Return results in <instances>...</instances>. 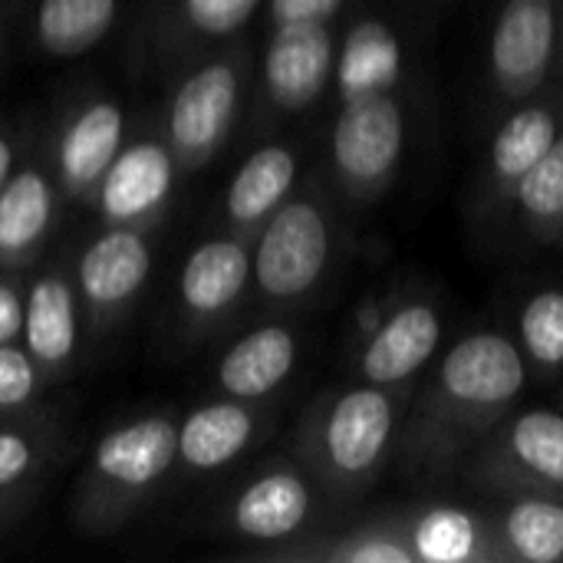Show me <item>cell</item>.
I'll list each match as a JSON object with an SVG mask.
<instances>
[{"label":"cell","mask_w":563,"mask_h":563,"mask_svg":"<svg viewBox=\"0 0 563 563\" xmlns=\"http://www.w3.org/2000/svg\"><path fill=\"white\" fill-rule=\"evenodd\" d=\"M531 386L511 333L478 327L442 346L409 389L393 465L409 485L455 488L478 442L521 406Z\"/></svg>","instance_id":"6da1fadb"},{"label":"cell","mask_w":563,"mask_h":563,"mask_svg":"<svg viewBox=\"0 0 563 563\" xmlns=\"http://www.w3.org/2000/svg\"><path fill=\"white\" fill-rule=\"evenodd\" d=\"M406 402L409 389L363 379L327 396L307 426V462L317 482L340 498L366 495L393 465Z\"/></svg>","instance_id":"7a4b0ae2"},{"label":"cell","mask_w":563,"mask_h":563,"mask_svg":"<svg viewBox=\"0 0 563 563\" xmlns=\"http://www.w3.org/2000/svg\"><path fill=\"white\" fill-rule=\"evenodd\" d=\"M455 488L485 498H563V409L515 406L468 455Z\"/></svg>","instance_id":"3957f363"},{"label":"cell","mask_w":563,"mask_h":563,"mask_svg":"<svg viewBox=\"0 0 563 563\" xmlns=\"http://www.w3.org/2000/svg\"><path fill=\"white\" fill-rule=\"evenodd\" d=\"M409 152V106L402 89L340 102L330 129V165L346 198L369 205L389 191Z\"/></svg>","instance_id":"277c9868"},{"label":"cell","mask_w":563,"mask_h":563,"mask_svg":"<svg viewBox=\"0 0 563 563\" xmlns=\"http://www.w3.org/2000/svg\"><path fill=\"white\" fill-rule=\"evenodd\" d=\"M336 228L330 205L313 195H290L257 228L251 280L274 303H300L330 274Z\"/></svg>","instance_id":"5b68a950"},{"label":"cell","mask_w":563,"mask_h":563,"mask_svg":"<svg viewBox=\"0 0 563 563\" xmlns=\"http://www.w3.org/2000/svg\"><path fill=\"white\" fill-rule=\"evenodd\" d=\"M563 132V89L548 86L508 106L478 158L468 211L482 228H498L515 185L548 155Z\"/></svg>","instance_id":"8992f818"},{"label":"cell","mask_w":563,"mask_h":563,"mask_svg":"<svg viewBox=\"0 0 563 563\" xmlns=\"http://www.w3.org/2000/svg\"><path fill=\"white\" fill-rule=\"evenodd\" d=\"M561 66L558 0H501L485 43V76L498 109L551 86Z\"/></svg>","instance_id":"52a82bcc"},{"label":"cell","mask_w":563,"mask_h":563,"mask_svg":"<svg viewBox=\"0 0 563 563\" xmlns=\"http://www.w3.org/2000/svg\"><path fill=\"white\" fill-rule=\"evenodd\" d=\"M445 346V307L432 294H402L386 320L356 346V376L373 386L412 389Z\"/></svg>","instance_id":"ba28073f"},{"label":"cell","mask_w":563,"mask_h":563,"mask_svg":"<svg viewBox=\"0 0 563 563\" xmlns=\"http://www.w3.org/2000/svg\"><path fill=\"white\" fill-rule=\"evenodd\" d=\"M241 102V73L231 59H214L181 79L168 106V142L178 162L198 165L221 148Z\"/></svg>","instance_id":"9c48e42d"},{"label":"cell","mask_w":563,"mask_h":563,"mask_svg":"<svg viewBox=\"0 0 563 563\" xmlns=\"http://www.w3.org/2000/svg\"><path fill=\"white\" fill-rule=\"evenodd\" d=\"M416 563H505L492 505L422 498L396 511Z\"/></svg>","instance_id":"30bf717a"},{"label":"cell","mask_w":563,"mask_h":563,"mask_svg":"<svg viewBox=\"0 0 563 563\" xmlns=\"http://www.w3.org/2000/svg\"><path fill=\"white\" fill-rule=\"evenodd\" d=\"M178 459V426L165 416H145L106 432L92 452V485L109 498L132 501L148 492Z\"/></svg>","instance_id":"8fae6325"},{"label":"cell","mask_w":563,"mask_h":563,"mask_svg":"<svg viewBox=\"0 0 563 563\" xmlns=\"http://www.w3.org/2000/svg\"><path fill=\"white\" fill-rule=\"evenodd\" d=\"M336 36L330 23H284L264 49V86L277 109L297 112L333 82Z\"/></svg>","instance_id":"7c38bea8"},{"label":"cell","mask_w":563,"mask_h":563,"mask_svg":"<svg viewBox=\"0 0 563 563\" xmlns=\"http://www.w3.org/2000/svg\"><path fill=\"white\" fill-rule=\"evenodd\" d=\"M175 185V152L155 139H139L112 158L96 185V208L106 224L139 228L152 221Z\"/></svg>","instance_id":"4fadbf2b"},{"label":"cell","mask_w":563,"mask_h":563,"mask_svg":"<svg viewBox=\"0 0 563 563\" xmlns=\"http://www.w3.org/2000/svg\"><path fill=\"white\" fill-rule=\"evenodd\" d=\"M313 482L297 468H271L257 475L231 505V528L257 544L297 538L313 521Z\"/></svg>","instance_id":"5bb4252c"},{"label":"cell","mask_w":563,"mask_h":563,"mask_svg":"<svg viewBox=\"0 0 563 563\" xmlns=\"http://www.w3.org/2000/svg\"><path fill=\"white\" fill-rule=\"evenodd\" d=\"M409 69V46L402 33L376 13L360 16L343 43H336V66L333 86L340 102L369 96V92H393L402 89Z\"/></svg>","instance_id":"9a60e30c"},{"label":"cell","mask_w":563,"mask_h":563,"mask_svg":"<svg viewBox=\"0 0 563 563\" xmlns=\"http://www.w3.org/2000/svg\"><path fill=\"white\" fill-rule=\"evenodd\" d=\"M152 274V247L139 228L109 224L79 257L76 284L96 313L125 307Z\"/></svg>","instance_id":"2e32d148"},{"label":"cell","mask_w":563,"mask_h":563,"mask_svg":"<svg viewBox=\"0 0 563 563\" xmlns=\"http://www.w3.org/2000/svg\"><path fill=\"white\" fill-rule=\"evenodd\" d=\"M300 340L284 323H264L244 333L218 363V383L231 399L257 402L277 393L297 369Z\"/></svg>","instance_id":"e0dca14e"},{"label":"cell","mask_w":563,"mask_h":563,"mask_svg":"<svg viewBox=\"0 0 563 563\" xmlns=\"http://www.w3.org/2000/svg\"><path fill=\"white\" fill-rule=\"evenodd\" d=\"M122 139H125V112L115 102L99 99L82 106L69 119L56 145V168L66 191H73L76 198L96 191L99 178L119 155Z\"/></svg>","instance_id":"ac0fdd59"},{"label":"cell","mask_w":563,"mask_h":563,"mask_svg":"<svg viewBox=\"0 0 563 563\" xmlns=\"http://www.w3.org/2000/svg\"><path fill=\"white\" fill-rule=\"evenodd\" d=\"M251 284V251L238 238H214L191 251L178 274V300L195 320L231 310Z\"/></svg>","instance_id":"d6986e66"},{"label":"cell","mask_w":563,"mask_h":563,"mask_svg":"<svg viewBox=\"0 0 563 563\" xmlns=\"http://www.w3.org/2000/svg\"><path fill=\"white\" fill-rule=\"evenodd\" d=\"M300 175V158L290 145L254 148L228 185V221L241 231H257L290 195Z\"/></svg>","instance_id":"ffe728a7"},{"label":"cell","mask_w":563,"mask_h":563,"mask_svg":"<svg viewBox=\"0 0 563 563\" xmlns=\"http://www.w3.org/2000/svg\"><path fill=\"white\" fill-rule=\"evenodd\" d=\"M492 515L505 563H563V498H492Z\"/></svg>","instance_id":"44dd1931"},{"label":"cell","mask_w":563,"mask_h":563,"mask_svg":"<svg viewBox=\"0 0 563 563\" xmlns=\"http://www.w3.org/2000/svg\"><path fill=\"white\" fill-rule=\"evenodd\" d=\"M23 340H26V353L46 373H56L73 360L79 340V320H76L73 284L63 274H43L30 284L23 303Z\"/></svg>","instance_id":"7402d4cb"},{"label":"cell","mask_w":563,"mask_h":563,"mask_svg":"<svg viewBox=\"0 0 563 563\" xmlns=\"http://www.w3.org/2000/svg\"><path fill=\"white\" fill-rule=\"evenodd\" d=\"M257 435V416L241 399L198 406L178 426V462L191 472H218L231 465Z\"/></svg>","instance_id":"603a6c76"},{"label":"cell","mask_w":563,"mask_h":563,"mask_svg":"<svg viewBox=\"0 0 563 563\" xmlns=\"http://www.w3.org/2000/svg\"><path fill=\"white\" fill-rule=\"evenodd\" d=\"M501 224L534 247L563 241V132L548 155L515 185Z\"/></svg>","instance_id":"cb8c5ba5"},{"label":"cell","mask_w":563,"mask_h":563,"mask_svg":"<svg viewBox=\"0 0 563 563\" xmlns=\"http://www.w3.org/2000/svg\"><path fill=\"white\" fill-rule=\"evenodd\" d=\"M53 221V185L40 168L10 175L0 188V261L30 254Z\"/></svg>","instance_id":"d4e9b609"},{"label":"cell","mask_w":563,"mask_h":563,"mask_svg":"<svg viewBox=\"0 0 563 563\" xmlns=\"http://www.w3.org/2000/svg\"><path fill=\"white\" fill-rule=\"evenodd\" d=\"M515 343L528 363L531 379L563 376V287L544 284L534 287L515 317Z\"/></svg>","instance_id":"484cf974"},{"label":"cell","mask_w":563,"mask_h":563,"mask_svg":"<svg viewBox=\"0 0 563 563\" xmlns=\"http://www.w3.org/2000/svg\"><path fill=\"white\" fill-rule=\"evenodd\" d=\"M119 0H40L36 3V36L46 53L76 56L96 46L112 20Z\"/></svg>","instance_id":"4316f807"},{"label":"cell","mask_w":563,"mask_h":563,"mask_svg":"<svg viewBox=\"0 0 563 563\" xmlns=\"http://www.w3.org/2000/svg\"><path fill=\"white\" fill-rule=\"evenodd\" d=\"M310 558H320L327 563H416L396 515L353 528L340 534L330 548L310 551Z\"/></svg>","instance_id":"83f0119b"},{"label":"cell","mask_w":563,"mask_h":563,"mask_svg":"<svg viewBox=\"0 0 563 563\" xmlns=\"http://www.w3.org/2000/svg\"><path fill=\"white\" fill-rule=\"evenodd\" d=\"M261 0H181V13L191 30L205 36H228L241 30Z\"/></svg>","instance_id":"f1b7e54d"},{"label":"cell","mask_w":563,"mask_h":563,"mask_svg":"<svg viewBox=\"0 0 563 563\" xmlns=\"http://www.w3.org/2000/svg\"><path fill=\"white\" fill-rule=\"evenodd\" d=\"M36 386H40L36 360L13 343H0V412L26 406L36 396Z\"/></svg>","instance_id":"f546056e"},{"label":"cell","mask_w":563,"mask_h":563,"mask_svg":"<svg viewBox=\"0 0 563 563\" xmlns=\"http://www.w3.org/2000/svg\"><path fill=\"white\" fill-rule=\"evenodd\" d=\"M36 462V449L26 435L20 432H0V488L16 485L20 478H26V472Z\"/></svg>","instance_id":"4dcf8cb0"},{"label":"cell","mask_w":563,"mask_h":563,"mask_svg":"<svg viewBox=\"0 0 563 563\" xmlns=\"http://www.w3.org/2000/svg\"><path fill=\"white\" fill-rule=\"evenodd\" d=\"M343 0H271L274 26L284 23H330Z\"/></svg>","instance_id":"1f68e13d"},{"label":"cell","mask_w":563,"mask_h":563,"mask_svg":"<svg viewBox=\"0 0 563 563\" xmlns=\"http://www.w3.org/2000/svg\"><path fill=\"white\" fill-rule=\"evenodd\" d=\"M16 336H23V297L10 284H0V343H13Z\"/></svg>","instance_id":"d6a6232c"},{"label":"cell","mask_w":563,"mask_h":563,"mask_svg":"<svg viewBox=\"0 0 563 563\" xmlns=\"http://www.w3.org/2000/svg\"><path fill=\"white\" fill-rule=\"evenodd\" d=\"M10 168H13V148H10V142L0 135V188H3V181L10 178Z\"/></svg>","instance_id":"836d02e7"},{"label":"cell","mask_w":563,"mask_h":563,"mask_svg":"<svg viewBox=\"0 0 563 563\" xmlns=\"http://www.w3.org/2000/svg\"><path fill=\"white\" fill-rule=\"evenodd\" d=\"M558 23H561V63H563V0H558Z\"/></svg>","instance_id":"e575fe53"},{"label":"cell","mask_w":563,"mask_h":563,"mask_svg":"<svg viewBox=\"0 0 563 563\" xmlns=\"http://www.w3.org/2000/svg\"><path fill=\"white\" fill-rule=\"evenodd\" d=\"M412 3H419V7H435L439 0H412Z\"/></svg>","instance_id":"d590c367"}]
</instances>
